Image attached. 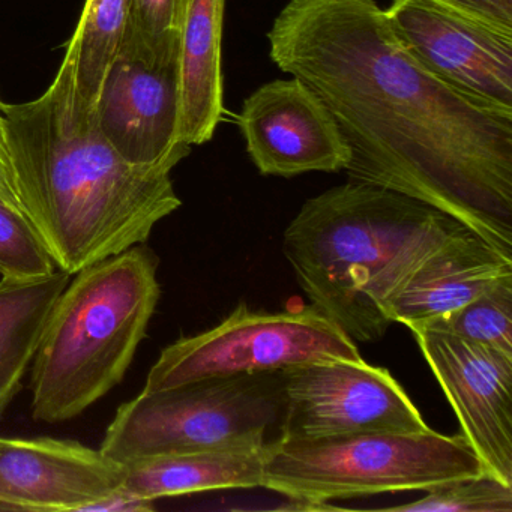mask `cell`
<instances>
[{"mask_svg": "<svg viewBox=\"0 0 512 512\" xmlns=\"http://www.w3.org/2000/svg\"><path fill=\"white\" fill-rule=\"evenodd\" d=\"M268 41L331 113L349 179L419 200L512 259V110L437 79L376 0H289Z\"/></svg>", "mask_w": 512, "mask_h": 512, "instance_id": "cell-1", "label": "cell"}, {"mask_svg": "<svg viewBox=\"0 0 512 512\" xmlns=\"http://www.w3.org/2000/svg\"><path fill=\"white\" fill-rule=\"evenodd\" d=\"M76 70L71 37L41 97L2 101L17 205L56 268L70 275L146 244L182 205L172 181L176 164L122 158L79 94Z\"/></svg>", "mask_w": 512, "mask_h": 512, "instance_id": "cell-2", "label": "cell"}, {"mask_svg": "<svg viewBox=\"0 0 512 512\" xmlns=\"http://www.w3.org/2000/svg\"><path fill=\"white\" fill-rule=\"evenodd\" d=\"M463 229L419 200L349 179L304 203L283 253L311 305L371 343L392 325L386 308L407 278Z\"/></svg>", "mask_w": 512, "mask_h": 512, "instance_id": "cell-3", "label": "cell"}, {"mask_svg": "<svg viewBox=\"0 0 512 512\" xmlns=\"http://www.w3.org/2000/svg\"><path fill=\"white\" fill-rule=\"evenodd\" d=\"M158 257L137 245L74 274L47 319L32 361V415H82L124 380L157 310Z\"/></svg>", "mask_w": 512, "mask_h": 512, "instance_id": "cell-4", "label": "cell"}, {"mask_svg": "<svg viewBox=\"0 0 512 512\" xmlns=\"http://www.w3.org/2000/svg\"><path fill=\"white\" fill-rule=\"evenodd\" d=\"M488 473L460 433H367L269 443L263 487L302 511H334L328 500L427 491Z\"/></svg>", "mask_w": 512, "mask_h": 512, "instance_id": "cell-5", "label": "cell"}, {"mask_svg": "<svg viewBox=\"0 0 512 512\" xmlns=\"http://www.w3.org/2000/svg\"><path fill=\"white\" fill-rule=\"evenodd\" d=\"M283 371L142 391L116 410L100 451L128 464L158 455L265 446L280 437Z\"/></svg>", "mask_w": 512, "mask_h": 512, "instance_id": "cell-6", "label": "cell"}, {"mask_svg": "<svg viewBox=\"0 0 512 512\" xmlns=\"http://www.w3.org/2000/svg\"><path fill=\"white\" fill-rule=\"evenodd\" d=\"M325 358H361L350 340L317 308L265 313L238 305L220 325L179 338L163 349L143 391L196 380L271 373Z\"/></svg>", "mask_w": 512, "mask_h": 512, "instance_id": "cell-7", "label": "cell"}, {"mask_svg": "<svg viewBox=\"0 0 512 512\" xmlns=\"http://www.w3.org/2000/svg\"><path fill=\"white\" fill-rule=\"evenodd\" d=\"M94 113L101 133L128 163L178 166L187 158L191 146L178 140V31L152 41L128 23Z\"/></svg>", "mask_w": 512, "mask_h": 512, "instance_id": "cell-8", "label": "cell"}, {"mask_svg": "<svg viewBox=\"0 0 512 512\" xmlns=\"http://www.w3.org/2000/svg\"><path fill=\"white\" fill-rule=\"evenodd\" d=\"M280 437L323 439L430 430L386 368L362 358H325L283 370Z\"/></svg>", "mask_w": 512, "mask_h": 512, "instance_id": "cell-9", "label": "cell"}, {"mask_svg": "<svg viewBox=\"0 0 512 512\" xmlns=\"http://www.w3.org/2000/svg\"><path fill=\"white\" fill-rule=\"evenodd\" d=\"M490 475L512 485V355L433 328L410 329Z\"/></svg>", "mask_w": 512, "mask_h": 512, "instance_id": "cell-10", "label": "cell"}, {"mask_svg": "<svg viewBox=\"0 0 512 512\" xmlns=\"http://www.w3.org/2000/svg\"><path fill=\"white\" fill-rule=\"evenodd\" d=\"M395 37L437 79L488 106L512 110V32L427 0H391Z\"/></svg>", "mask_w": 512, "mask_h": 512, "instance_id": "cell-11", "label": "cell"}, {"mask_svg": "<svg viewBox=\"0 0 512 512\" xmlns=\"http://www.w3.org/2000/svg\"><path fill=\"white\" fill-rule=\"evenodd\" d=\"M238 125L262 175L337 173L349 164V148L331 113L296 77L256 89L242 104Z\"/></svg>", "mask_w": 512, "mask_h": 512, "instance_id": "cell-12", "label": "cell"}, {"mask_svg": "<svg viewBox=\"0 0 512 512\" xmlns=\"http://www.w3.org/2000/svg\"><path fill=\"white\" fill-rule=\"evenodd\" d=\"M127 466L79 442L0 436V511H88Z\"/></svg>", "mask_w": 512, "mask_h": 512, "instance_id": "cell-13", "label": "cell"}, {"mask_svg": "<svg viewBox=\"0 0 512 512\" xmlns=\"http://www.w3.org/2000/svg\"><path fill=\"white\" fill-rule=\"evenodd\" d=\"M511 275L512 259L463 229L407 278L389 302L386 316L391 323L421 328L460 310Z\"/></svg>", "mask_w": 512, "mask_h": 512, "instance_id": "cell-14", "label": "cell"}, {"mask_svg": "<svg viewBox=\"0 0 512 512\" xmlns=\"http://www.w3.org/2000/svg\"><path fill=\"white\" fill-rule=\"evenodd\" d=\"M226 0H182L178 22V140L200 146L214 137L224 112L221 43Z\"/></svg>", "mask_w": 512, "mask_h": 512, "instance_id": "cell-15", "label": "cell"}, {"mask_svg": "<svg viewBox=\"0 0 512 512\" xmlns=\"http://www.w3.org/2000/svg\"><path fill=\"white\" fill-rule=\"evenodd\" d=\"M268 445L158 455L125 464L122 487L145 499L263 487Z\"/></svg>", "mask_w": 512, "mask_h": 512, "instance_id": "cell-16", "label": "cell"}, {"mask_svg": "<svg viewBox=\"0 0 512 512\" xmlns=\"http://www.w3.org/2000/svg\"><path fill=\"white\" fill-rule=\"evenodd\" d=\"M70 277L58 269L32 280H0V418L22 389L50 311Z\"/></svg>", "mask_w": 512, "mask_h": 512, "instance_id": "cell-17", "label": "cell"}, {"mask_svg": "<svg viewBox=\"0 0 512 512\" xmlns=\"http://www.w3.org/2000/svg\"><path fill=\"white\" fill-rule=\"evenodd\" d=\"M133 10V0H86L71 37L77 43V89L94 110L107 71L121 46Z\"/></svg>", "mask_w": 512, "mask_h": 512, "instance_id": "cell-18", "label": "cell"}, {"mask_svg": "<svg viewBox=\"0 0 512 512\" xmlns=\"http://www.w3.org/2000/svg\"><path fill=\"white\" fill-rule=\"evenodd\" d=\"M421 328L451 332L512 355V275L443 319Z\"/></svg>", "mask_w": 512, "mask_h": 512, "instance_id": "cell-19", "label": "cell"}, {"mask_svg": "<svg viewBox=\"0 0 512 512\" xmlns=\"http://www.w3.org/2000/svg\"><path fill=\"white\" fill-rule=\"evenodd\" d=\"M385 509L403 512H512V485L490 473H482L434 488L413 502Z\"/></svg>", "mask_w": 512, "mask_h": 512, "instance_id": "cell-20", "label": "cell"}, {"mask_svg": "<svg viewBox=\"0 0 512 512\" xmlns=\"http://www.w3.org/2000/svg\"><path fill=\"white\" fill-rule=\"evenodd\" d=\"M58 271L28 218L0 199V275L32 280Z\"/></svg>", "mask_w": 512, "mask_h": 512, "instance_id": "cell-21", "label": "cell"}, {"mask_svg": "<svg viewBox=\"0 0 512 512\" xmlns=\"http://www.w3.org/2000/svg\"><path fill=\"white\" fill-rule=\"evenodd\" d=\"M182 0H133L130 26L148 40L178 31Z\"/></svg>", "mask_w": 512, "mask_h": 512, "instance_id": "cell-22", "label": "cell"}, {"mask_svg": "<svg viewBox=\"0 0 512 512\" xmlns=\"http://www.w3.org/2000/svg\"><path fill=\"white\" fill-rule=\"evenodd\" d=\"M458 16L512 32V0H427Z\"/></svg>", "mask_w": 512, "mask_h": 512, "instance_id": "cell-23", "label": "cell"}, {"mask_svg": "<svg viewBox=\"0 0 512 512\" xmlns=\"http://www.w3.org/2000/svg\"><path fill=\"white\" fill-rule=\"evenodd\" d=\"M88 511L151 512L155 511V502L125 487H119L118 490L112 491L94 505L89 506Z\"/></svg>", "mask_w": 512, "mask_h": 512, "instance_id": "cell-24", "label": "cell"}, {"mask_svg": "<svg viewBox=\"0 0 512 512\" xmlns=\"http://www.w3.org/2000/svg\"><path fill=\"white\" fill-rule=\"evenodd\" d=\"M0 199L19 209L14 188L13 167H11L10 151H8L7 131H5L2 100H0ZM20 211V209H19Z\"/></svg>", "mask_w": 512, "mask_h": 512, "instance_id": "cell-25", "label": "cell"}]
</instances>
